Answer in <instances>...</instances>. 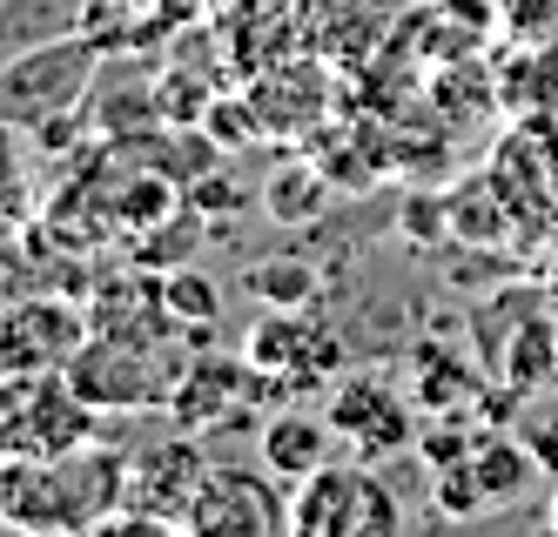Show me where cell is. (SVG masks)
Returning <instances> with one entry per match:
<instances>
[{
  "label": "cell",
  "instance_id": "cell-1",
  "mask_svg": "<svg viewBox=\"0 0 558 537\" xmlns=\"http://www.w3.org/2000/svg\"><path fill=\"white\" fill-rule=\"evenodd\" d=\"M129 504V450L82 443L61 457H0V524L34 537H88Z\"/></svg>",
  "mask_w": 558,
  "mask_h": 537
},
{
  "label": "cell",
  "instance_id": "cell-2",
  "mask_svg": "<svg viewBox=\"0 0 558 537\" xmlns=\"http://www.w3.org/2000/svg\"><path fill=\"white\" fill-rule=\"evenodd\" d=\"M108 437V417L68 369H0V457H61Z\"/></svg>",
  "mask_w": 558,
  "mask_h": 537
},
{
  "label": "cell",
  "instance_id": "cell-3",
  "mask_svg": "<svg viewBox=\"0 0 558 537\" xmlns=\"http://www.w3.org/2000/svg\"><path fill=\"white\" fill-rule=\"evenodd\" d=\"M404 504L364 457H330L316 477L290 484V537H397Z\"/></svg>",
  "mask_w": 558,
  "mask_h": 537
},
{
  "label": "cell",
  "instance_id": "cell-4",
  "mask_svg": "<svg viewBox=\"0 0 558 537\" xmlns=\"http://www.w3.org/2000/svg\"><path fill=\"white\" fill-rule=\"evenodd\" d=\"M68 383L82 390L101 417H135V410H169L175 383H182V356H162L155 343H129L108 337V329H88V343L74 350Z\"/></svg>",
  "mask_w": 558,
  "mask_h": 537
},
{
  "label": "cell",
  "instance_id": "cell-5",
  "mask_svg": "<svg viewBox=\"0 0 558 537\" xmlns=\"http://www.w3.org/2000/svg\"><path fill=\"white\" fill-rule=\"evenodd\" d=\"M95 74H101V61H95L88 40L54 34V40H41L34 54H14L8 68H0V121H8V129L48 135V129H61L68 108L88 101Z\"/></svg>",
  "mask_w": 558,
  "mask_h": 537
},
{
  "label": "cell",
  "instance_id": "cell-6",
  "mask_svg": "<svg viewBox=\"0 0 558 537\" xmlns=\"http://www.w3.org/2000/svg\"><path fill=\"white\" fill-rule=\"evenodd\" d=\"M324 417H330L337 443L364 464H384V457L417 443V403H411V390H397L384 369H350V377H337Z\"/></svg>",
  "mask_w": 558,
  "mask_h": 537
},
{
  "label": "cell",
  "instance_id": "cell-7",
  "mask_svg": "<svg viewBox=\"0 0 558 537\" xmlns=\"http://www.w3.org/2000/svg\"><path fill=\"white\" fill-rule=\"evenodd\" d=\"M189 537H283L290 530V484L269 464H209L203 490L189 504Z\"/></svg>",
  "mask_w": 558,
  "mask_h": 537
},
{
  "label": "cell",
  "instance_id": "cell-8",
  "mask_svg": "<svg viewBox=\"0 0 558 537\" xmlns=\"http://www.w3.org/2000/svg\"><path fill=\"white\" fill-rule=\"evenodd\" d=\"M243 356L263 363L269 377H283V390H316V383H337V369H343V337H337L324 316H310V303H303V309H269V316L250 329Z\"/></svg>",
  "mask_w": 558,
  "mask_h": 537
},
{
  "label": "cell",
  "instance_id": "cell-9",
  "mask_svg": "<svg viewBox=\"0 0 558 537\" xmlns=\"http://www.w3.org/2000/svg\"><path fill=\"white\" fill-rule=\"evenodd\" d=\"M209 477V457H203V437L182 430V437H162L148 450H129V511L142 517H162V524H189V504Z\"/></svg>",
  "mask_w": 558,
  "mask_h": 537
},
{
  "label": "cell",
  "instance_id": "cell-10",
  "mask_svg": "<svg viewBox=\"0 0 558 537\" xmlns=\"http://www.w3.org/2000/svg\"><path fill=\"white\" fill-rule=\"evenodd\" d=\"M88 309L68 296H21L0 309V369H61L88 343Z\"/></svg>",
  "mask_w": 558,
  "mask_h": 537
},
{
  "label": "cell",
  "instance_id": "cell-11",
  "mask_svg": "<svg viewBox=\"0 0 558 537\" xmlns=\"http://www.w3.org/2000/svg\"><path fill=\"white\" fill-rule=\"evenodd\" d=\"M411 369H417L411 403L424 410V417H445V410H477V403L492 396L485 363H477V356H458V350H445V343H417V350H411Z\"/></svg>",
  "mask_w": 558,
  "mask_h": 537
},
{
  "label": "cell",
  "instance_id": "cell-12",
  "mask_svg": "<svg viewBox=\"0 0 558 537\" xmlns=\"http://www.w3.org/2000/svg\"><path fill=\"white\" fill-rule=\"evenodd\" d=\"M256 443H263V464L283 477V484H303V477H316V471L337 457L330 417H310V410H269L263 430H256Z\"/></svg>",
  "mask_w": 558,
  "mask_h": 537
},
{
  "label": "cell",
  "instance_id": "cell-13",
  "mask_svg": "<svg viewBox=\"0 0 558 537\" xmlns=\"http://www.w3.org/2000/svg\"><path fill=\"white\" fill-rule=\"evenodd\" d=\"M471 471H477V484H485V498H492V504H498V498H518L525 484L545 477L538 450H532L525 437H511V430H485V443H477Z\"/></svg>",
  "mask_w": 558,
  "mask_h": 537
},
{
  "label": "cell",
  "instance_id": "cell-14",
  "mask_svg": "<svg viewBox=\"0 0 558 537\" xmlns=\"http://www.w3.org/2000/svg\"><path fill=\"white\" fill-rule=\"evenodd\" d=\"M477 443H485V424H471V410H445V417L417 424L411 457L424 471H451V464H471L477 457Z\"/></svg>",
  "mask_w": 558,
  "mask_h": 537
},
{
  "label": "cell",
  "instance_id": "cell-15",
  "mask_svg": "<svg viewBox=\"0 0 558 537\" xmlns=\"http://www.w3.org/2000/svg\"><path fill=\"white\" fill-rule=\"evenodd\" d=\"M324 202H330V182L316 175L310 161H283V169H276V182L263 188L269 222H316V216H324Z\"/></svg>",
  "mask_w": 558,
  "mask_h": 537
},
{
  "label": "cell",
  "instance_id": "cell-16",
  "mask_svg": "<svg viewBox=\"0 0 558 537\" xmlns=\"http://www.w3.org/2000/svg\"><path fill=\"white\" fill-rule=\"evenodd\" d=\"M498 95H505L518 114H551V101H558V54H551V48L511 54L505 81H498Z\"/></svg>",
  "mask_w": 558,
  "mask_h": 537
},
{
  "label": "cell",
  "instance_id": "cell-17",
  "mask_svg": "<svg viewBox=\"0 0 558 537\" xmlns=\"http://www.w3.org/2000/svg\"><path fill=\"white\" fill-rule=\"evenodd\" d=\"M243 289H250L256 303H269V309H303V303H316V269L296 263V256H283V263H256V269L243 276Z\"/></svg>",
  "mask_w": 558,
  "mask_h": 537
},
{
  "label": "cell",
  "instance_id": "cell-18",
  "mask_svg": "<svg viewBox=\"0 0 558 537\" xmlns=\"http://www.w3.org/2000/svg\"><path fill=\"white\" fill-rule=\"evenodd\" d=\"M162 296H169V316H175L182 329H209L216 309H222L216 282H209V276H195V269H175V276L162 282Z\"/></svg>",
  "mask_w": 558,
  "mask_h": 537
},
{
  "label": "cell",
  "instance_id": "cell-19",
  "mask_svg": "<svg viewBox=\"0 0 558 537\" xmlns=\"http://www.w3.org/2000/svg\"><path fill=\"white\" fill-rule=\"evenodd\" d=\"M430 498H437V511L445 517H477L492 498H485V484H477V471L471 464H451V471H430Z\"/></svg>",
  "mask_w": 558,
  "mask_h": 537
},
{
  "label": "cell",
  "instance_id": "cell-20",
  "mask_svg": "<svg viewBox=\"0 0 558 537\" xmlns=\"http://www.w3.org/2000/svg\"><path fill=\"white\" fill-rule=\"evenodd\" d=\"M525 443L538 450V464H545V477H558V403L545 410L538 424H525Z\"/></svg>",
  "mask_w": 558,
  "mask_h": 537
},
{
  "label": "cell",
  "instance_id": "cell-21",
  "mask_svg": "<svg viewBox=\"0 0 558 537\" xmlns=\"http://www.w3.org/2000/svg\"><path fill=\"white\" fill-rule=\"evenodd\" d=\"M0 209H21V182H14V129L0 121Z\"/></svg>",
  "mask_w": 558,
  "mask_h": 537
},
{
  "label": "cell",
  "instance_id": "cell-22",
  "mask_svg": "<svg viewBox=\"0 0 558 537\" xmlns=\"http://www.w3.org/2000/svg\"><path fill=\"white\" fill-rule=\"evenodd\" d=\"M545 303H551V309H558V249H551V256H545Z\"/></svg>",
  "mask_w": 558,
  "mask_h": 537
},
{
  "label": "cell",
  "instance_id": "cell-23",
  "mask_svg": "<svg viewBox=\"0 0 558 537\" xmlns=\"http://www.w3.org/2000/svg\"><path fill=\"white\" fill-rule=\"evenodd\" d=\"M545 524H551V530H558V490H551V511H545Z\"/></svg>",
  "mask_w": 558,
  "mask_h": 537
}]
</instances>
